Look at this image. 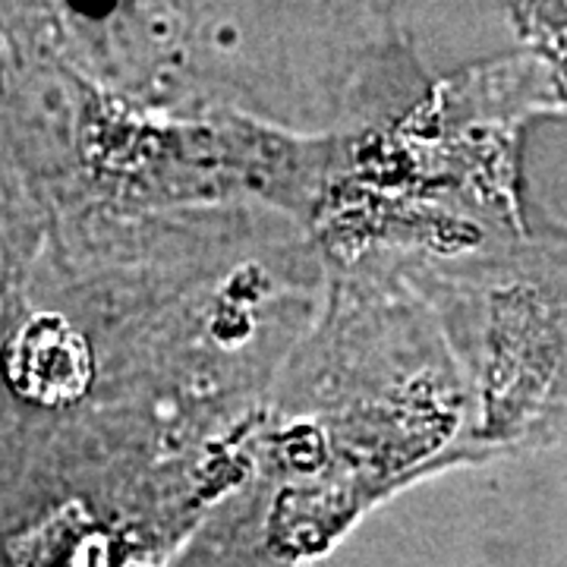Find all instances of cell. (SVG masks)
<instances>
[{
    "label": "cell",
    "mask_w": 567,
    "mask_h": 567,
    "mask_svg": "<svg viewBox=\"0 0 567 567\" xmlns=\"http://www.w3.org/2000/svg\"><path fill=\"white\" fill-rule=\"evenodd\" d=\"M3 363L10 385L32 404H73L92 382L89 344L61 316H39L22 324Z\"/></svg>",
    "instance_id": "1"
}]
</instances>
